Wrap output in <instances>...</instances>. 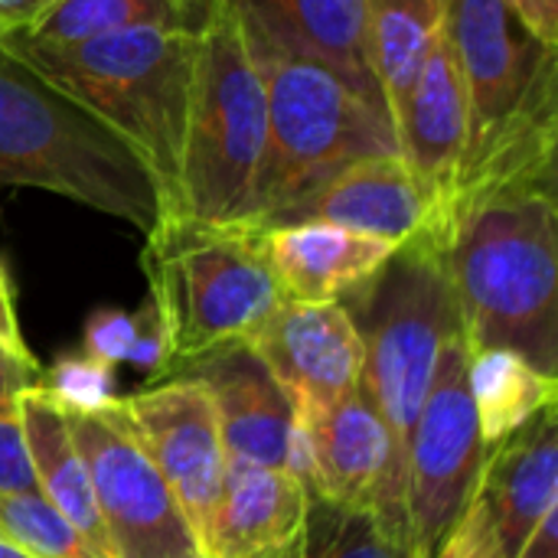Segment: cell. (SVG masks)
<instances>
[{
	"instance_id": "cell-1",
	"label": "cell",
	"mask_w": 558,
	"mask_h": 558,
	"mask_svg": "<svg viewBox=\"0 0 558 558\" xmlns=\"http://www.w3.org/2000/svg\"><path fill=\"white\" fill-rule=\"evenodd\" d=\"M468 350H510L558 376L556 183L500 190L471 206L445 248Z\"/></svg>"
},
{
	"instance_id": "cell-2",
	"label": "cell",
	"mask_w": 558,
	"mask_h": 558,
	"mask_svg": "<svg viewBox=\"0 0 558 558\" xmlns=\"http://www.w3.org/2000/svg\"><path fill=\"white\" fill-rule=\"evenodd\" d=\"M0 186H33L131 222L163 219L160 190L137 150L52 85L0 36Z\"/></svg>"
},
{
	"instance_id": "cell-3",
	"label": "cell",
	"mask_w": 558,
	"mask_h": 558,
	"mask_svg": "<svg viewBox=\"0 0 558 558\" xmlns=\"http://www.w3.org/2000/svg\"><path fill=\"white\" fill-rule=\"evenodd\" d=\"M141 265L150 284L160 376H180L222 347L252 343L284 301L258 229L163 216L147 232Z\"/></svg>"
},
{
	"instance_id": "cell-4",
	"label": "cell",
	"mask_w": 558,
	"mask_h": 558,
	"mask_svg": "<svg viewBox=\"0 0 558 558\" xmlns=\"http://www.w3.org/2000/svg\"><path fill=\"white\" fill-rule=\"evenodd\" d=\"M199 23H141L65 52L10 43L52 85L82 101L137 150L160 190L163 216H177L180 203Z\"/></svg>"
},
{
	"instance_id": "cell-5",
	"label": "cell",
	"mask_w": 558,
	"mask_h": 558,
	"mask_svg": "<svg viewBox=\"0 0 558 558\" xmlns=\"http://www.w3.org/2000/svg\"><path fill=\"white\" fill-rule=\"evenodd\" d=\"M268 150V92L232 0H206L180 163L177 216L252 229Z\"/></svg>"
},
{
	"instance_id": "cell-6",
	"label": "cell",
	"mask_w": 558,
	"mask_h": 558,
	"mask_svg": "<svg viewBox=\"0 0 558 558\" xmlns=\"http://www.w3.org/2000/svg\"><path fill=\"white\" fill-rule=\"evenodd\" d=\"M268 92V150L255 190L252 229H268L298 199L343 167L399 150L386 111L330 65L248 33Z\"/></svg>"
},
{
	"instance_id": "cell-7",
	"label": "cell",
	"mask_w": 558,
	"mask_h": 558,
	"mask_svg": "<svg viewBox=\"0 0 558 558\" xmlns=\"http://www.w3.org/2000/svg\"><path fill=\"white\" fill-rule=\"evenodd\" d=\"M340 301L363 340L360 389L379 412L405 477L409 438L435 379L448 333L461 327L445 252L412 239Z\"/></svg>"
},
{
	"instance_id": "cell-8",
	"label": "cell",
	"mask_w": 558,
	"mask_h": 558,
	"mask_svg": "<svg viewBox=\"0 0 558 558\" xmlns=\"http://www.w3.org/2000/svg\"><path fill=\"white\" fill-rule=\"evenodd\" d=\"M464 330L448 333L405 458V558H428L474 497L487 445L481 438Z\"/></svg>"
},
{
	"instance_id": "cell-9",
	"label": "cell",
	"mask_w": 558,
	"mask_h": 558,
	"mask_svg": "<svg viewBox=\"0 0 558 558\" xmlns=\"http://www.w3.org/2000/svg\"><path fill=\"white\" fill-rule=\"evenodd\" d=\"M445 29L468 98V150L458 180L546 98H556V52L507 0H445Z\"/></svg>"
},
{
	"instance_id": "cell-10",
	"label": "cell",
	"mask_w": 558,
	"mask_h": 558,
	"mask_svg": "<svg viewBox=\"0 0 558 558\" xmlns=\"http://www.w3.org/2000/svg\"><path fill=\"white\" fill-rule=\"evenodd\" d=\"M65 425L88 471L111 556L206 558L170 484L108 405L65 412Z\"/></svg>"
},
{
	"instance_id": "cell-11",
	"label": "cell",
	"mask_w": 558,
	"mask_h": 558,
	"mask_svg": "<svg viewBox=\"0 0 558 558\" xmlns=\"http://www.w3.org/2000/svg\"><path fill=\"white\" fill-rule=\"evenodd\" d=\"M108 409L137 438L160 477L170 484L206 556L209 517L229 461L206 386L193 376H173L137 396L111 399Z\"/></svg>"
},
{
	"instance_id": "cell-12",
	"label": "cell",
	"mask_w": 558,
	"mask_h": 558,
	"mask_svg": "<svg viewBox=\"0 0 558 558\" xmlns=\"http://www.w3.org/2000/svg\"><path fill=\"white\" fill-rule=\"evenodd\" d=\"M298 418L314 422L360 389L363 340L340 301H281L252 340Z\"/></svg>"
},
{
	"instance_id": "cell-13",
	"label": "cell",
	"mask_w": 558,
	"mask_h": 558,
	"mask_svg": "<svg viewBox=\"0 0 558 558\" xmlns=\"http://www.w3.org/2000/svg\"><path fill=\"white\" fill-rule=\"evenodd\" d=\"M314 494L343 507L373 510L405 546V477L396 461L392 438L363 396L353 389L330 412L304 422Z\"/></svg>"
},
{
	"instance_id": "cell-14",
	"label": "cell",
	"mask_w": 558,
	"mask_h": 558,
	"mask_svg": "<svg viewBox=\"0 0 558 558\" xmlns=\"http://www.w3.org/2000/svg\"><path fill=\"white\" fill-rule=\"evenodd\" d=\"M396 141L399 154L405 157L432 203V222L422 239L441 248L445 216L468 150V98L445 23L405 98V108L396 124Z\"/></svg>"
},
{
	"instance_id": "cell-15",
	"label": "cell",
	"mask_w": 558,
	"mask_h": 558,
	"mask_svg": "<svg viewBox=\"0 0 558 558\" xmlns=\"http://www.w3.org/2000/svg\"><path fill=\"white\" fill-rule=\"evenodd\" d=\"M180 376H193L206 386L229 458L278 471L291 468L298 412L252 343L222 347Z\"/></svg>"
},
{
	"instance_id": "cell-16",
	"label": "cell",
	"mask_w": 558,
	"mask_h": 558,
	"mask_svg": "<svg viewBox=\"0 0 558 558\" xmlns=\"http://www.w3.org/2000/svg\"><path fill=\"white\" fill-rule=\"evenodd\" d=\"M291 222H330L392 245H405L428 232L432 203L405 157L392 150L343 167L304 199H298L268 229Z\"/></svg>"
},
{
	"instance_id": "cell-17",
	"label": "cell",
	"mask_w": 558,
	"mask_h": 558,
	"mask_svg": "<svg viewBox=\"0 0 558 558\" xmlns=\"http://www.w3.org/2000/svg\"><path fill=\"white\" fill-rule=\"evenodd\" d=\"M556 405L497 441L481 468L474 494L490 513L504 558H513L539 520L558 507Z\"/></svg>"
},
{
	"instance_id": "cell-18",
	"label": "cell",
	"mask_w": 558,
	"mask_h": 558,
	"mask_svg": "<svg viewBox=\"0 0 558 558\" xmlns=\"http://www.w3.org/2000/svg\"><path fill=\"white\" fill-rule=\"evenodd\" d=\"M262 242L281 294L301 304L343 301L399 248L392 242L330 222H291L262 229Z\"/></svg>"
},
{
	"instance_id": "cell-19",
	"label": "cell",
	"mask_w": 558,
	"mask_h": 558,
	"mask_svg": "<svg viewBox=\"0 0 558 558\" xmlns=\"http://www.w3.org/2000/svg\"><path fill=\"white\" fill-rule=\"evenodd\" d=\"M307 507V487L288 471L229 458L209 517L206 558H281Z\"/></svg>"
},
{
	"instance_id": "cell-20",
	"label": "cell",
	"mask_w": 558,
	"mask_h": 558,
	"mask_svg": "<svg viewBox=\"0 0 558 558\" xmlns=\"http://www.w3.org/2000/svg\"><path fill=\"white\" fill-rule=\"evenodd\" d=\"M232 3L242 13L248 33L330 65L360 95H366L383 108L366 56L363 0H232Z\"/></svg>"
},
{
	"instance_id": "cell-21",
	"label": "cell",
	"mask_w": 558,
	"mask_h": 558,
	"mask_svg": "<svg viewBox=\"0 0 558 558\" xmlns=\"http://www.w3.org/2000/svg\"><path fill=\"white\" fill-rule=\"evenodd\" d=\"M20 409H23V435H26V451H29L39 497L59 517H65L95 549L114 558L98 504H95V494H92L88 471L82 464V454H78L72 435H69L65 412L43 389L39 379L20 392Z\"/></svg>"
},
{
	"instance_id": "cell-22",
	"label": "cell",
	"mask_w": 558,
	"mask_h": 558,
	"mask_svg": "<svg viewBox=\"0 0 558 558\" xmlns=\"http://www.w3.org/2000/svg\"><path fill=\"white\" fill-rule=\"evenodd\" d=\"M441 23L445 0H363L366 56L392 131Z\"/></svg>"
},
{
	"instance_id": "cell-23",
	"label": "cell",
	"mask_w": 558,
	"mask_h": 558,
	"mask_svg": "<svg viewBox=\"0 0 558 558\" xmlns=\"http://www.w3.org/2000/svg\"><path fill=\"white\" fill-rule=\"evenodd\" d=\"M206 0H59L26 29L3 36L13 46L65 52L141 23H199Z\"/></svg>"
},
{
	"instance_id": "cell-24",
	"label": "cell",
	"mask_w": 558,
	"mask_h": 558,
	"mask_svg": "<svg viewBox=\"0 0 558 558\" xmlns=\"http://www.w3.org/2000/svg\"><path fill=\"white\" fill-rule=\"evenodd\" d=\"M471 399L487 451L556 405L558 376H546L510 350H477L468 363Z\"/></svg>"
},
{
	"instance_id": "cell-25",
	"label": "cell",
	"mask_w": 558,
	"mask_h": 558,
	"mask_svg": "<svg viewBox=\"0 0 558 558\" xmlns=\"http://www.w3.org/2000/svg\"><path fill=\"white\" fill-rule=\"evenodd\" d=\"M281 558H405V546L373 510L307 490L304 520Z\"/></svg>"
},
{
	"instance_id": "cell-26",
	"label": "cell",
	"mask_w": 558,
	"mask_h": 558,
	"mask_svg": "<svg viewBox=\"0 0 558 558\" xmlns=\"http://www.w3.org/2000/svg\"><path fill=\"white\" fill-rule=\"evenodd\" d=\"M0 536L36 558H108L36 494H0Z\"/></svg>"
},
{
	"instance_id": "cell-27",
	"label": "cell",
	"mask_w": 558,
	"mask_h": 558,
	"mask_svg": "<svg viewBox=\"0 0 558 558\" xmlns=\"http://www.w3.org/2000/svg\"><path fill=\"white\" fill-rule=\"evenodd\" d=\"M36 379L39 363H23L0 350V494H36L20 409V392Z\"/></svg>"
},
{
	"instance_id": "cell-28",
	"label": "cell",
	"mask_w": 558,
	"mask_h": 558,
	"mask_svg": "<svg viewBox=\"0 0 558 558\" xmlns=\"http://www.w3.org/2000/svg\"><path fill=\"white\" fill-rule=\"evenodd\" d=\"M85 343H88V356L108 366L131 360V363H147L154 373H160V340L154 330L150 307L144 317L124 311L92 314V320L85 324Z\"/></svg>"
},
{
	"instance_id": "cell-29",
	"label": "cell",
	"mask_w": 558,
	"mask_h": 558,
	"mask_svg": "<svg viewBox=\"0 0 558 558\" xmlns=\"http://www.w3.org/2000/svg\"><path fill=\"white\" fill-rule=\"evenodd\" d=\"M114 366L95 356H65L59 360L43 383V389L65 412H98L114 399Z\"/></svg>"
},
{
	"instance_id": "cell-30",
	"label": "cell",
	"mask_w": 558,
	"mask_h": 558,
	"mask_svg": "<svg viewBox=\"0 0 558 558\" xmlns=\"http://www.w3.org/2000/svg\"><path fill=\"white\" fill-rule=\"evenodd\" d=\"M428 558H504L490 513L477 494L471 497L458 523L445 533V539L432 549Z\"/></svg>"
},
{
	"instance_id": "cell-31",
	"label": "cell",
	"mask_w": 558,
	"mask_h": 558,
	"mask_svg": "<svg viewBox=\"0 0 558 558\" xmlns=\"http://www.w3.org/2000/svg\"><path fill=\"white\" fill-rule=\"evenodd\" d=\"M0 350L23 360V363H36V356L26 350V340L20 333V317H16V301H13V284L7 278V268L0 262Z\"/></svg>"
},
{
	"instance_id": "cell-32",
	"label": "cell",
	"mask_w": 558,
	"mask_h": 558,
	"mask_svg": "<svg viewBox=\"0 0 558 558\" xmlns=\"http://www.w3.org/2000/svg\"><path fill=\"white\" fill-rule=\"evenodd\" d=\"M520 23L549 49H558V0H507Z\"/></svg>"
},
{
	"instance_id": "cell-33",
	"label": "cell",
	"mask_w": 558,
	"mask_h": 558,
	"mask_svg": "<svg viewBox=\"0 0 558 558\" xmlns=\"http://www.w3.org/2000/svg\"><path fill=\"white\" fill-rule=\"evenodd\" d=\"M59 0H0V36H13L26 29L36 16H43Z\"/></svg>"
},
{
	"instance_id": "cell-34",
	"label": "cell",
	"mask_w": 558,
	"mask_h": 558,
	"mask_svg": "<svg viewBox=\"0 0 558 558\" xmlns=\"http://www.w3.org/2000/svg\"><path fill=\"white\" fill-rule=\"evenodd\" d=\"M513 558H558V507H553Z\"/></svg>"
},
{
	"instance_id": "cell-35",
	"label": "cell",
	"mask_w": 558,
	"mask_h": 558,
	"mask_svg": "<svg viewBox=\"0 0 558 558\" xmlns=\"http://www.w3.org/2000/svg\"><path fill=\"white\" fill-rule=\"evenodd\" d=\"M0 558H36L29 556L23 546H16L13 539H7V536H0Z\"/></svg>"
}]
</instances>
